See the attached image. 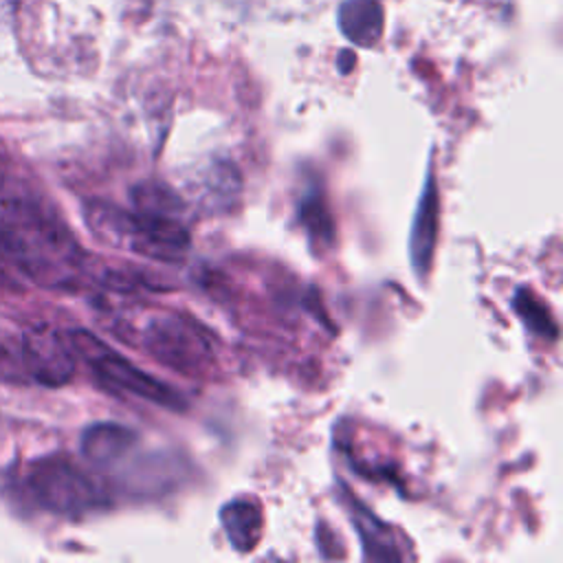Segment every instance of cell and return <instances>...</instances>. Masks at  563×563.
<instances>
[{
  "label": "cell",
  "mask_w": 563,
  "mask_h": 563,
  "mask_svg": "<svg viewBox=\"0 0 563 563\" xmlns=\"http://www.w3.org/2000/svg\"><path fill=\"white\" fill-rule=\"evenodd\" d=\"M7 255L40 286L73 290L86 271V253L66 224L33 196L0 227Z\"/></svg>",
  "instance_id": "6da1fadb"
},
{
  "label": "cell",
  "mask_w": 563,
  "mask_h": 563,
  "mask_svg": "<svg viewBox=\"0 0 563 563\" xmlns=\"http://www.w3.org/2000/svg\"><path fill=\"white\" fill-rule=\"evenodd\" d=\"M84 216L95 238L150 260L176 262L189 249V231L183 218L139 209L125 211L110 202H88Z\"/></svg>",
  "instance_id": "7a4b0ae2"
},
{
  "label": "cell",
  "mask_w": 563,
  "mask_h": 563,
  "mask_svg": "<svg viewBox=\"0 0 563 563\" xmlns=\"http://www.w3.org/2000/svg\"><path fill=\"white\" fill-rule=\"evenodd\" d=\"M26 490L48 512L84 517L108 506L106 490L73 457L51 453L26 466Z\"/></svg>",
  "instance_id": "3957f363"
},
{
  "label": "cell",
  "mask_w": 563,
  "mask_h": 563,
  "mask_svg": "<svg viewBox=\"0 0 563 563\" xmlns=\"http://www.w3.org/2000/svg\"><path fill=\"white\" fill-rule=\"evenodd\" d=\"M141 317L143 319H134L128 325V332H132L136 343L158 363L189 376L209 367L213 352L211 341L196 321L165 310Z\"/></svg>",
  "instance_id": "277c9868"
},
{
  "label": "cell",
  "mask_w": 563,
  "mask_h": 563,
  "mask_svg": "<svg viewBox=\"0 0 563 563\" xmlns=\"http://www.w3.org/2000/svg\"><path fill=\"white\" fill-rule=\"evenodd\" d=\"M68 343L79 358L92 369L95 378L114 391H123L143 400H150L152 405L183 411L187 409V400L172 389L167 383L154 378L152 374L139 369L130 358L121 356L112 347H108L99 336H95L88 330H73L68 334Z\"/></svg>",
  "instance_id": "5b68a950"
},
{
  "label": "cell",
  "mask_w": 563,
  "mask_h": 563,
  "mask_svg": "<svg viewBox=\"0 0 563 563\" xmlns=\"http://www.w3.org/2000/svg\"><path fill=\"white\" fill-rule=\"evenodd\" d=\"M22 356L33 380L46 387H62L75 374V352L68 336L48 325H33L22 336Z\"/></svg>",
  "instance_id": "8992f818"
},
{
  "label": "cell",
  "mask_w": 563,
  "mask_h": 563,
  "mask_svg": "<svg viewBox=\"0 0 563 563\" xmlns=\"http://www.w3.org/2000/svg\"><path fill=\"white\" fill-rule=\"evenodd\" d=\"M438 224H440L438 187H435L433 172L429 169L427 183L420 191V200L411 222V233H409V260L418 279H424L431 268V260L438 242Z\"/></svg>",
  "instance_id": "52a82bcc"
},
{
  "label": "cell",
  "mask_w": 563,
  "mask_h": 563,
  "mask_svg": "<svg viewBox=\"0 0 563 563\" xmlns=\"http://www.w3.org/2000/svg\"><path fill=\"white\" fill-rule=\"evenodd\" d=\"M139 446V435L114 422L90 424L81 435V453L97 468H119Z\"/></svg>",
  "instance_id": "ba28073f"
},
{
  "label": "cell",
  "mask_w": 563,
  "mask_h": 563,
  "mask_svg": "<svg viewBox=\"0 0 563 563\" xmlns=\"http://www.w3.org/2000/svg\"><path fill=\"white\" fill-rule=\"evenodd\" d=\"M345 493V506L350 512V519L356 528V534L363 545V556L372 561H400L402 552L396 545V539L385 521H380L369 508H365L358 499H354L347 490Z\"/></svg>",
  "instance_id": "9c48e42d"
},
{
  "label": "cell",
  "mask_w": 563,
  "mask_h": 563,
  "mask_svg": "<svg viewBox=\"0 0 563 563\" xmlns=\"http://www.w3.org/2000/svg\"><path fill=\"white\" fill-rule=\"evenodd\" d=\"M220 523L233 550L251 552L262 539L264 517L255 501L251 499H233L222 506Z\"/></svg>",
  "instance_id": "30bf717a"
},
{
  "label": "cell",
  "mask_w": 563,
  "mask_h": 563,
  "mask_svg": "<svg viewBox=\"0 0 563 563\" xmlns=\"http://www.w3.org/2000/svg\"><path fill=\"white\" fill-rule=\"evenodd\" d=\"M343 35L356 46H372L383 33V9L376 0H347L339 11Z\"/></svg>",
  "instance_id": "8fae6325"
},
{
  "label": "cell",
  "mask_w": 563,
  "mask_h": 563,
  "mask_svg": "<svg viewBox=\"0 0 563 563\" xmlns=\"http://www.w3.org/2000/svg\"><path fill=\"white\" fill-rule=\"evenodd\" d=\"M297 218H299V224L303 227L312 246L328 249L332 244V240H334V220H332V213L328 209L325 196L317 185L308 187L301 194L299 205H297Z\"/></svg>",
  "instance_id": "7c38bea8"
},
{
  "label": "cell",
  "mask_w": 563,
  "mask_h": 563,
  "mask_svg": "<svg viewBox=\"0 0 563 563\" xmlns=\"http://www.w3.org/2000/svg\"><path fill=\"white\" fill-rule=\"evenodd\" d=\"M132 205L139 211L156 213V216H169V218H183L185 202L183 198L165 183L161 180H141L132 187Z\"/></svg>",
  "instance_id": "4fadbf2b"
},
{
  "label": "cell",
  "mask_w": 563,
  "mask_h": 563,
  "mask_svg": "<svg viewBox=\"0 0 563 563\" xmlns=\"http://www.w3.org/2000/svg\"><path fill=\"white\" fill-rule=\"evenodd\" d=\"M512 306L517 310V314L521 317V321L526 323V328L537 334V336H543V339H550L554 341L556 334H559V328H556V321L552 319L548 306L543 301H539V297L528 290V288H519L512 297Z\"/></svg>",
  "instance_id": "5bb4252c"
},
{
  "label": "cell",
  "mask_w": 563,
  "mask_h": 563,
  "mask_svg": "<svg viewBox=\"0 0 563 563\" xmlns=\"http://www.w3.org/2000/svg\"><path fill=\"white\" fill-rule=\"evenodd\" d=\"M205 191H207V200L209 202H218L222 207H227L231 202L233 196H238L240 191V174L233 167V163H213L209 174H207V183H205Z\"/></svg>",
  "instance_id": "9a60e30c"
},
{
  "label": "cell",
  "mask_w": 563,
  "mask_h": 563,
  "mask_svg": "<svg viewBox=\"0 0 563 563\" xmlns=\"http://www.w3.org/2000/svg\"><path fill=\"white\" fill-rule=\"evenodd\" d=\"M33 198V194H29L7 169V165L0 161V227L13 216L18 213V209Z\"/></svg>",
  "instance_id": "2e32d148"
}]
</instances>
